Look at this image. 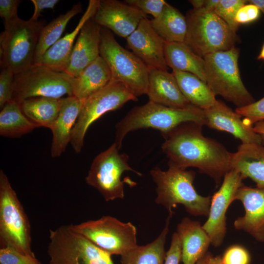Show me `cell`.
<instances>
[{"mask_svg":"<svg viewBox=\"0 0 264 264\" xmlns=\"http://www.w3.org/2000/svg\"><path fill=\"white\" fill-rule=\"evenodd\" d=\"M39 127L22 112L20 105L14 100L6 103L0 112V134L16 138L29 133Z\"/></svg>","mask_w":264,"mask_h":264,"instance_id":"obj_31","label":"cell"},{"mask_svg":"<svg viewBox=\"0 0 264 264\" xmlns=\"http://www.w3.org/2000/svg\"><path fill=\"white\" fill-rule=\"evenodd\" d=\"M49 264H114L111 256L73 231L69 225L49 230Z\"/></svg>","mask_w":264,"mask_h":264,"instance_id":"obj_10","label":"cell"},{"mask_svg":"<svg viewBox=\"0 0 264 264\" xmlns=\"http://www.w3.org/2000/svg\"><path fill=\"white\" fill-rule=\"evenodd\" d=\"M137 100L125 85L113 80L85 99L71 132L70 143L75 152H81L87 130L95 121L107 112L121 108L130 101Z\"/></svg>","mask_w":264,"mask_h":264,"instance_id":"obj_12","label":"cell"},{"mask_svg":"<svg viewBox=\"0 0 264 264\" xmlns=\"http://www.w3.org/2000/svg\"><path fill=\"white\" fill-rule=\"evenodd\" d=\"M169 214L165 227L159 235L153 242L145 245H137L121 256L122 264H163L166 256L165 244L170 220Z\"/></svg>","mask_w":264,"mask_h":264,"instance_id":"obj_29","label":"cell"},{"mask_svg":"<svg viewBox=\"0 0 264 264\" xmlns=\"http://www.w3.org/2000/svg\"><path fill=\"white\" fill-rule=\"evenodd\" d=\"M257 59L259 60H264V44H263L260 54L257 57Z\"/></svg>","mask_w":264,"mask_h":264,"instance_id":"obj_48","label":"cell"},{"mask_svg":"<svg viewBox=\"0 0 264 264\" xmlns=\"http://www.w3.org/2000/svg\"><path fill=\"white\" fill-rule=\"evenodd\" d=\"M74 77L41 64H34L14 75L12 100L20 103L32 97L73 96Z\"/></svg>","mask_w":264,"mask_h":264,"instance_id":"obj_9","label":"cell"},{"mask_svg":"<svg viewBox=\"0 0 264 264\" xmlns=\"http://www.w3.org/2000/svg\"><path fill=\"white\" fill-rule=\"evenodd\" d=\"M189 1L193 6L194 9L198 10L204 8L205 0H190Z\"/></svg>","mask_w":264,"mask_h":264,"instance_id":"obj_46","label":"cell"},{"mask_svg":"<svg viewBox=\"0 0 264 264\" xmlns=\"http://www.w3.org/2000/svg\"><path fill=\"white\" fill-rule=\"evenodd\" d=\"M124 1L136 8L146 15H152L154 18L160 14L167 3L164 0H125Z\"/></svg>","mask_w":264,"mask_h":264,"instance_id":"obj_38","label":"cell"},{"mask_svg":"<svg viewBox=\"0 0 264 264\" xmlns=\"http://www.w3.org/2000/svg\"><path fill=\"white\" fill-rule=\"evenodd\" d=\"M254 132L261 137L262 144L264 145V120L258 122L253 126Z\"/></svg>","mask_w":264,"mask_h":264,"instance_id":"obj_44","label":"cell"},{"mask_svg":"<svg viewBox=\"0 0 264 264\" xmlns=\"http://www.w3.org/2000/svg\"><path fill=\"white\" fill-rule=\"evenodd\" d=\"M219 1L220 0H205L204 6L203 9L214 11Z\"/></svg>","mask_w":264,"mask_h":264,"instance_id":"obj_45","label":"cell"},{"mask_svg":"<svg viewBox=\"0 0 264 264\" xmlns=\"http://www.w3.org/2000/svg\"><path fill=\"white\" fill-rule=\"evenodd\" d=\"M119 150L114 143L98 154L93 159L85 178L86 183L96 189L107 201L124 198L125 181L122 180L121 176L125 172L142 175L129 165L128 155L120 153Z\"/></svg>","mask_w":264,"mask_h":264,"instance_id":"obj_13","label":"cell"},{"mask_svg":"<svg viewBox=\"0 0 264 264\" xmlns=\"http://www.w3.org/2000/svg\"><path fill=\"white\" fill-rule=\"evenodd\" d=\"M221 263L220 256H214L210 253H207L196 264H220Z\"/></svg>","mask_w":264,"mask_h":264,"instance_id":"obj_43","label":"cell"},{"mask_svg":"<svg viewBox=\"0 0 264 264\" xmlns=\"http://www.w3.org/2000/svg\"><path fill=\"white\" fill-rule=\"evenodd\" d=\"M176 233L181 245L183 264H196L207 253L210 239L199 221L185 217L178 224Z\"/></svg>","mask_w":264,"mask_h":264,"instance_id":"obj_22","label":"cell"},{"mask_svg":"<svg viewBox=\"0 0 264 264\" xmlns=\"http://www.w3.org/2000/svg\"><path fill=\"white\" fill-rule=\"evenodd\" d=\"M247 2L257 6L264 15V0H247Z\"/></svg>","mask_w":264,"mask_h":264,"instance_id":"obj_47","label":"cell"},{"mask_svg":"<svg viewBox=\"0 0 264 264\" xmlns=\"http://www.w3.org/2000/svg\"><path fill=\"white\" fill-rule=\"evenodd\" d=\"M43 21L18 17L4 25L0 36V66L19 74L34 64L35 50Z\"/></svg>","mask_w":264,"mask_h":264,"instance_id":"obj_8","label":"cell"},{"mask_svg":"<svg viewBox=\"0 0 264 264\" xmlns=\"http://www.w3.org/2000/svg\"><path fill=\"white\" fill-rule=\"evenodd\" d=\"M21 2L19 0H0V16L4 20V25L19 17L18 9Z\"/></svg>","mask_w":264,"mask_h":264,"instance_id":"obj_39","label":"cell"},{"mask_svg":"<svg viewBox=\"0 0 264 264\" xmlns=\"http://www.w3.org/2000/svg\"><path fill=\"white\" fill-rule=\"evenodd\" d=\"M101 28L93 17L86 22L79 32L65 72L76 77L100 56Z\"/></svg>","mask_w":264,"mask_h":264,"instance_id":"obj_18","label":"cell"},{"mask_svg":"<svg viewBox=\"0 0 264 264\" xmlns=\"http://www.w3.org/2000/svg\"><path fill=\"white\" fill-rule=\"evenodd\" d=\"M112 80L110 69L100 56L74 78L73 96L82 100L106 86Z\"/></svg>","mask_w":264,"mask_h":264,"instance_id":"obj_25","label":"cell"},{"mask_svg":"<svg viewBox=\"0 0 264 264\" xmlns=\"http://www.w3.org/2000/svg\"><path fill=\"white\" fill-rule=\"evenodd\" d=\"M31 226L17 194L0 171V246L35 256L31 248Z\"/></svg>","mask_w":264,"mask_h":264,"instance_id":"obj_6","label":"cell"},{"mask_svg":"<svg viewBox=\"0 0 264 264\" xmlns=\"http://www.w3.org/2000/svg\"><path fill=\"white\" fill-rule=\"evenodd\" d=\"M181 261V245L176 232L173 233L163 264H179Z\"/></svg>","mask_w":264,"mask_h":264,"instance_id":"obj_41","label":"cell"},{"mask_svg":"<svg viewBox=\"0 0 264 264\" xmlns=\"http://www.w3.org/2000/svg\"><path fill=\"white\" fill-rule=\"evenodd\" d=\"M82 11V4L78 3L43 27L37 44L34 64L39 63L44 53L60 39L69 21Z\"/></svg>","mask_w":264,"mask_h":264,"instance_id":"obj_32","label":"cell"},{"mask_svg":"<svg viewBox=\"0 0 264 264\" xmlns=\"http://www.w3.org/2000/svg\"><path fill=\"white\" fill-rule=\"evenodd\" d=\"M203 125L194 122L180 124L162 134L161 148L168 157L169 167L197 168L219 185L232 169V153L217 141L205 136Z\"/></svg>","mask_w":264,"mask_h":264,"instance_id":"obj_1","label":"cell"},{"mask_svg":"<svg viewBox=\"0 0 264 264\" xmlns=\"http://www.w3.org/2000/svg\"><path fill=\"white\" fill-rule=\"evenodd\" d=\"M250 260L247 250L237 244L228 247L221 257V264H250Z\"/></svg>","mask_w":264,"mask_h":264,"instance_id":"obj_37","label":"cell"},{"mask_svg":"<svg viewBox=\"0 0 264 264\" xmlns=\"http://www.w3.org/2000/svg\"><path fill=\"white\" fill-rule=\"evenodd\" d=\"M220 264H221V263Z\"/></svg>","mask_w":264,"mask_h":264,"instance_id":"obj_49","label":"cell"},{"mask_svg":"<svg viewBox=\"0 0 264 264\" xmlns=\"http://www.w3.org/2000/svg\"><path fill=\"white\" fill-rule=\"evenodd\" d=\"M145 18L146 15L141 11L124 1L99 0L93 19L100 26L127 38Z\"/></svg>","mask_w":264,"mask_h":264,"instance_id":"obj_15","label":"cell"},{"mask_svg":"<svg viewBox=\"0 0 264 264\" xmlns=\"http://www.w3.org/2000/svg\"><path fill=\"white\" fill-rule=\"evenodd\" d=\"M246 3L245 0H220L214 12L236 33L240 25L235 21L236 14Z\"/></svg>","mask_w":264,"mask_h":264,"instance_id":"obj_33","label":"cell"},{"mask_svg":"<svg viewBox=\"0 0 264 264\" xmlns=\"http://www.w3.org/2000/svg\"><path fill=\"white\" fill-rule=\"evenodd\" d=\"M126 40L128 47L150 69L168 70L165 57L166 42L153 28L150 20L143 19Z\"/></svg>","mask_w":264,"mask_h":264,"instance_id":"obj_16","label":"cell"},{"mask_svg":"<svg viewBox=\"0 0 264 264\" xmlns=\"http://www.w3.org/2000/svg\"><path fill=\"white\" fill-rule=\"evenodd\" d=\"M260 14V10L257 6L251 3H246L238 10L235 21L239 25L250 23L257 20Z\"/></svg>","mask_w":264,"mask_h":264,"instance_id":"obj_40","label":"cell"},{"mask_svg":"<svg viewBox=\"0 0 264 264\" xmlns=\"http://www.w3.org/2000/svg\"><path fill=\"white\" fill-rule=\"evenodd\" d=\"M69 226L111 256H121L137 245L136 227L130 222H122L110 216Z\"/></svg>","mask_w":264,"mask_h":264,"instance_id":"obj_11","label":"cell"},{"mask_svg":"<svg viewBox=\"0 0 264 264\" xmlns=\"http://www.w3.org/2000/svg\"><path fill=\"white\" fill-rule=\"evenodd\" d=\"M187 122L205 125L203 110L192 105L176 109L149 101L142 106L132 108L116 125L114 143L120 149L124 137L130 132L153 128L159 130L163 134Z\"/></svg>","mask_w":264,"mask_h":264,"instance_id":"obj_3","label":"cell"},{"mask_svg":"<svg viewBox=\"0 0 264 264\" xmlns=\"http://www.w3.org/2000/svg\"><path fill=\"white\" fill-rule=\"evenodd\" d=\"M231 167L244 179L249 178L257 187L264 188V145L242 143L232 154Z\"/></svg>","mask_w":264,"mask_h":264,"instance_id":"obj_24","label":"cell"},{"mask_svg":"<svg viewBox=\"0 0 264 264\" xmlns=\"http://www.w3.org/2000/svg\"><path fill=\"white\" fill-rule=\"evenodd\" d=\"M84 100L74 96L63 98L59 114L50 129L52 133L51 155L60 156L70 142L72 130L79 117Z\"/></svg>","mask_w":264,"mask_h":264,"instance_id":"obj_21","label":"cell"},{"mask_svg":"<svg viewBox=\"0 0 264 264\" xmlns=\"http://www.w3.org/2000/svg\"><path fill=\"white\" fill-rule=\"evenodd\" d=\"M205 125L211 129L228 132L242 144H262L260 136L253 127L245 125L242 116L222 102L203 110Z\"/></svg>","mask_w":264,"mask_h":264,"instance_id":"obj_19","label":"cell"},{"mask_svg":"<svg viewBox=\"0 0 264 264\" xmlns=\"http://www.w3.org/2000/svg\"><path fill=\"white\" fill-rule=\"evenodd\" d=\"M100 56L108 65L112 80L123 83L137 98L146 94L149 68L133 53L123 48L104 27L101 28Z\"/></svg>","mask_w":264,"mask_h":264,"instance_id":"obj_7","label":"cell"},{"mask_svg":"<svg viewBox=\"0 0 264 264\" xmlns=\"http://www.w3.org/2000/svg\"><path fill=\"white\" fill-rule=\"evenodd\" d=\"M165 57L168 67L172 70L191 73L206 83L203 58L195 53L184 43H167Z\"/></svg>","mask_w":264,"mask_h":264,"instance_id":"obj_26","label":"cell"},{"mask_svg":"<svg viewBox=\"0 0 264 264\" xmlns=\"http://www.w3.org/2000/svg\"><path fill=\"white\" fill-rule=\"evenodd\" d=\"M14 74L9 68L1 66L0 73V108L13 99Z\"/></svg>","mask_w":264,"mask_h":264,"instance_id":"obj_36","label":"cell"},{"mask_svg":"<svg viewBox=\"0 0 264 264\" xmlns=\"http://www.w3.org/2000/svg\"><path fill=\"white\" fill-rule=\"evenodd\" d=\"M235 111L243 117V123L253 127L256 123L264 120V97L247 106L237 108Z\"/></svg>","mask_w":264,"mask_h":264,"instance_id":"obj_34","label":"cell"},{"mask_svg":"<svg viewBox=\"0 0 264 264\" xmlns=\"http://www.w3.org/2000/svg\"><path fill=\"white\" fill-rule=\"evenodd\" d=\"M243 179L238 171L232 169L225 175L220 188L211 198L208 219L202 227L215 247L220 246L223 242L226 232V212L235 200L238 189L244 184Z\"/></svg>","mask_w":264,"mask_h":264,"instance_id":"obj_14","label":"cell"},{"mask_svg":"<svg viewBox=\"0 0 264 264\" xmlns=\"http://www.w3.org/2000/svg\"><path fill=\"white\" fill-rule=\"evenodd\" d=\"M99 0H90L87 9L75 29L60 38L43 55L39 63L56 71H64L69 60L73 43L82 26L89 19L93 17Z\"/></svg>","mask_w":264,"mask_h":264,"instance_id":"obj_23","label":"cell"},{"mask_svg":"<svg viewBox=\"0 0 264 264\" xmlns=\"http://www.w3.org/2000/svg\"><path fill=\"white\" fill-rule=\"evenodd\" d=\"M63 98L36 97L25 99L20 104L22 112L39 127L51 129L57 119Z\"/></svg>","mask_w":264,"mask_h":264,"instance_id":"obj_30","label":"cell"},{"mask_svg":"<svg viewBox=\"0 0 264 264\" xmlns=\"http://www.w3.org/2000/svg\"><path fill=\"white\" fill-rule=\"evenodd\" d=\"M150 174L156 185L155 202L167 210L169 214L173 215V209L181 204L193 216H208L211 198L201 196L195 190V172L173 167L163 171L157 167Z\"/></svg>","mask_w":264,"mask_h":264,"instance_id":"obj_2","label":"cell"},{"mask_svg":"<svg viewBox=\"0 0 264 264\" xmlns=\"http://www.w3.org/2000/svg\"><path fill=\"white\" fill-rule=\"evenodd\" d=\"M235 200L242 202L245 213L235 220L234 228L264 242V188L243 184L238 189Z\"/></svg>","mask_w":264,"mask_h":264,"instance_id":"obj_17","label":"cell"},{"mask_svg":"<svg viewBox=\"0 0 264 264\" xmlns=\"http://www.w3.org/2000/svg\"><path fill=\"white\" fill-rule=\"evenodd\" d=\"M146 94L149 101L170 108L181 109L191 105L181 91L172 72L167 70L149 68Z\"/></svg>","mask_w":264,"mask_h":264,"instance_id":"obj_20","label":"cell"},{"mask_svg":"<svg viewBox=\"0 0 264 264\" xmlns=\"http://www.w3.org/2000/svg\"><path fill=\"white\" fill-rule=\"evenodd\" d=\"M0 264H43L35 256L22 254L11 247L0 248Z\"/></svg>","mask_w":264,"mask_h":264,"instance_id":"obj_35","label":"cell"},{"mask_svg":"<svg viewBox=\"0 0 264 264\" xmlns=\"http://www.w3.org/2000/svg\"><path fill=\"white\" fill-rule=\"evenodd\" d=\"M182 94L189 103L202 110L214 106L218 102L216 96L206 83L189 72L173 70Z\"/></svg>","mask_w":264,"mask_h":264,"instance_id":"obj_28","label":"cell"},{"mask_svg":"<svg viewBox=\"0 0 264 264\" xmlns=\"http://www.w3.org/2000/svg\"><path fill=\"white\" fill-rule=\"evenodd\" d=\"M154 30L167 43H184L187 22L178 9L168 3L156 18L150 20Z\"/></svg>","mask_w":264,"mask_h":264,"instance_id":"obj_27","label":"cell"},{"mask_svg":"<svg viewBox=\"0 0 264 264\" xmlns=\"http://www.w3.org/2000/svg\"><path fill=\"white\" fill-rule=\"evenodd\" d=\"M186 18L188 28L184 43L201 57L230 50L238 42L236 33L213 11L193 9Z\"/></svg>","mask_w":264,"mask_h":264,"instance_id":"obj_5","label":"cell"},{"mask_svg":"<svg viewBox=\"0 0 264 264\" xmlns=\"http://www.w3.org/2000/svg\"><path fill=\"white\" fill-rule=\"evenodd\" d=\"M31 1L34 5V11L33 14L29 19L31 21H37L39 17L41 16V12L45 9H53L57 3L58 0H31Z\"/></svg>","mask_w":264,"mask_h":264,"instance_id":"obj_42","label":"cell"},{"mask_svg":"<svg viewBox=\"0 0 264 264\" xmlns=\"http://www.w3.org/2000/svg\"><path fill=\"white\" fill-rule=\"evenodd\" d=\"M239 49L235 47L205 56L206 83L215 96L220 95L237 108L255 101L244 86L238 66Z\"/></svg>","mask_w":264,"mask_h":264,"instance_id":"obj_4","label":"cell"}]
</instances>
